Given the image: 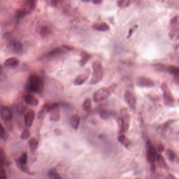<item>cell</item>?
I'll use <instances>...</instances> for the list:
<instances>
[{
	"label": "cell",
	"instance_id": "obj_1",
	"mask_svg": "<svg viewBox=\"0 0 179 179\" xmlns=\"http://www.w3.org/2000/svg\"><path fill=\"white\" fill-rule=\"evenodd\" d=\"M27 87L31 92L41 93L44 90V82L38 75L32 74L29 77Z\"/></svg>",
	"mask_w": 179,
	"mask_h": 179
},
{
	"label": "cell",
	"instance_id": "obj_2",
	"mask_svg": "<svg viewBox=\"0 0 179 179\" xmlns=\"http://www.w3.org/2000/svg\"><path fill=\"white\" fill-rule=\"evenodd\" d=\"M130 122V116L127 108L123 107L120 110V116L118 118V124L120 133L128 130Z\"/></svg>",
	"mask_w": 179,
	"mask_h": 179
},
{
	"label": "cell",
	"instance_id": "obj_3",
	"mask_svg": "<svg viewBox=\"0 0 179 179\" xmlns=\"http://www.w3.org/2000/svg\"><path fill=\"white\" fill-rule=\"evenodd\" d=\"M93 73L90 80L91 84H97L101 81L104 75V69L102 63L99 61H95L92 63Z\"/></svg>",
	"mask_w": 179,
	"mask_h": 179
},
{
	"label": "cell",
	"instance_id": "obj_4",
	"mask_svg": "<svg viewBox=\"0 0 179 179\" xmlns=\"http://www.w3.org/2000/svg\"><path fill=\"white\" fill-rule=\"evenodd\" d=\"M147 158L150 163L151 169H155V162L157 158V149L151 143L150 141H147Z\"/></svg>",
	"mask_w": 179,
	"mask_h": 179
},
{
	"label": "cell",
	"instance_id": "obj_5",
	"mask_svg": "<svg viewBox=\"0 0 179 179\" xmlns=\"http://www.w3.org/2000/svg\"><path fill=\"white\" fill-rule=\"evenodd\" d=\"M161 89L163 93V100L165 104L169 106H172L174 103V97L166 83L164 82L162 84Z\"/></svg>",
	"mask_w": 179,
	"mask_h": 179
},
{
	"label": "cell",
	"instance_id": "obj_6",
	"mask_svg": "<svg viewBox=\"0 0 179 179\" xmlns=\"http://www.w3.org/2000/svg\"><path fill=\"white\" fill-rule=\"evenodd\" d=\"M49 118L52 122H58L60 118V105L58 103L50 104L48 112Z\"/></svg>",
	"mask_w": 179,
	"mask_h": 179
},
{
	"label": "cell",
	"instance_id": "obj_7",
	"mask_svg": "<svg viewBox=\"0 0 179 179\" xmlns=\"http://www.w3.org/2000/svg\"><path fill=\"white\" fill-rule=\"evenodd\" d=\"M171 30L169 36L171 39H179V16H176L170 22Z\"/></svg>",
	"mask_w": 179,
	"mask_h": 179
},
{
	"label": "cell",
	"instance_id": "obj_8",
	"mask_svg": "<svg viewBox=\"0 0 179 179\" xmlns=\"http://www.w3.org/2000/svg\"><path fill=\"white\" fill-rule=\"evenodd\" d=\"M111 93V91L108 88H100L97 90L93 94V100L95 102H99L104 100L109 96Z\"/></svg>",
	"mask_w": 179,
	"mask_h": 179
},
{
	"label": "cell",
	"instance_id": "obj_9",
	"mask_svg": "<svg viewBox=\"0 0 179 179\" xmlns=\"http://www.w3.org/2000/svg\"><path fill=\"white\" fill-rule=\"evenodd\" d=\"M27 159H28L27 154L26 153H23L21 156L19 157V158L16 160V163L17 166L22 171L27 174H32L33 173L30 172L28 166H27Z\"/></svg>",
	"mask_w": 179,
	"mask_h": 179
},
{
	"label": "cell",
	"instance_id": "obj_10",
	"mask_svg": "<svg viewBox=\"0 0 179 179\" xmlns=\"http://www.w3.org/2000/svg\"><path fill=\"white\" fill-rule=\"evenodd\" d=\"M124 99L129 106L135 110L136 106V100L135 96L130 91L126 90L124 95Z\"/></svg>",
	"mask_w": 179,
	"mask_h": 179
},
{
	"label": "cell",
	"instance_id": "obj_11",
	"mask_svg": "<svg viewBox=\"0 0 179 179\" xmlns=\"http://www.w3.org/2000/svg\"><path fill=\"white\" fill-rule=\"evenodd\" d=\"M90 70L87 69L83 73L79 74L74 80V84L75 85H81L83 84L89 78L90 75Z\"/></svg>",
	"mask_w": 179,
	"mask_h": 179
},
{
	"label": "cell",
	"instance_id": "obj_12",
	"mask_svg": "<svg viewBox=\"0 0 179 179\" xmlns=\"http://www.w3.org/2000/svg\"><path fill=\"white\" fill-rule=\"evenodd\" d=\"M136 83L137 86L142 88H151L155 85V83L150 79L144 77H140L136 80Z\"/></svg>",
	"mask_w": 179,
	"mask_h": 179
},
{
	"label": "cell",
	"instance_id": "obj_13",
	"mask_svg": "<svg viewBox=\"0 0 179 179\" xmlns=\"http://www.w3.org/2000/svg\"><path fill=\"white\" fill-rule=\"evenodd\" d=\"M0 115L1 117L6 122H8L12 119V113L8 107H0Z\"/></svg>",
	"mask_w": 179,
	"mask_h": 179
},
{
	"label": "cell",
	"instance_id": "obj_14",
	"mask_svg": "<svg viewBox=\"0 0 179 179\" xmlns=\"http://www.w3.org/2000/svg\"><path fill=\"white\" fill-rule=\"evenodd\" d=\"M35 117V112L33 110H30L28 111L24 117L25 124L27 127H31L33 122L34 121Z\"/></svg>",
	"mask_w": 179,
	"mask_h": 179
},
{
	"label": "cell",
	"instance_id": "obj_15",
	"mask_svg": "<svg viewBox=\"0 0 179 179\" xmlns=\"http://www.w3.org/2000/svg\"><path fill=\"white\" fill-rule=\"evenodd\" d=\"M24 100L27 104L32 106H36L39 104V101L37 99L30 94L25 95L24 96Z\"/></svg>",
	"mask_w": 179,
	"mask_h": 179
},
{
	"label": "cell",
	"instance_id": "obj_16",
	"mask_svg": "<svg viewBox=\"0 0 179 179\" xmlns=\"http://www.w3.org/2000/svg\"><path fill=\"white\" fill-rule=\"evenodd\" d=\"M80 121L81 118L79 115L74 114L72 115L70 119V124L72 128L77 130L80 125Z\"/></svg>",
	"mask_w": 179,
	"mask_h": 179
},
{
	"label": "cell",
	"instance_id": "obj_17",
	"mask_svg": "<svg viewBox=\"0 0 179 179\" xmlns=\"http://www.w3.org/2000/svg\"><path fill=\"white\" fill-rule=\"evenodd\" d=\"M36 0H25V5L23 9V12L25 13L31 12L36 5Z\"/></svg>",
	"mask_w": 179,
	"mask_h": 179
},
{
	"label": "cell",
	"instance_id": "obj_18",
	"mask_svg": "<svg viewBox=\"0 0 179 179\" xmlns=\"http://www.w3.org/2000/svg\"><path fill=\"white\" fill-rule=\"evenodd\" d=\"M92 28L96 30L100 31H106L110 30V26L105 23L94 24L93 25Z\"/></svg>",
	"mask_w": 179,
	"mask_h": 179
},
{
	"label": "cell",
	"instance_id": "obj_19",
	"mask_svg": "<svg viewBox=\"0 0 179 179\" xmlns=\"http://www.w3.org/2000/svg\"><path fill=\"white\" fill-rule=\"evenodd\" d=\"M11 47L15 53H20L23 50V45L19 41H14L11 44Z\"/></svg>",
	"mask_w": 179,
	"mask_h": 179
},
{
	"label": "cell",
	"instance_id": "obj_20",
	"mask_svg": "<svg viewBox=\"0 0 179 179\" xmlns=\"http://www.w3.org/2000/svg\"><path fill=\"white\" fill-rule=\"evenodd\" d=\"M19 60L15 57H11L8 58L5 60L4 65L6 67H14L19 64Z\"/></svg>",
	"mask_w": 179,
	"mask_h": 179
},
{
	"label": "cell",
	"instance_id": "obj_21",
	"mask_svg": "<svg viewBox=\"0 0 179 179\" xmlns=\"http://www.w3.org/2000/svg\"><path fill=\"white\" fill-rule=\"evenodd\" d=\"M118 140L119 143L126 148L129 147L131 144L130 140L124 135H121L119 136L118 137Z\"/></svg>",
	"mask_w": 179,
	"mask_h": 179
},
{
	"label": "cell",
	"instance_id": "obj_22",
	"mask_svg": "<svg viewBox=\"0 0 179 179\" xmlns=\"http://www.w3.org/2000/svg\"><path fill=\"white\" fill-rule=\"evenodd\" d=\"M156 161L158 163L159 166L162 168H166L167 165L164 157L161 154H157Z\"/></svg>",
	"mask_w": 179,
	"mask_h": 179
},
{
	"label": "cell",
	"instance_id": "obj_23",
	"mask_svg": "<svg viewBox=\"0 0 179 179\" xmlns=\"http://www.w3.org/2000/svg\"><path fill=\"white\" fill-rule=\"evenodd\" d=\"M28 144L31 152H35L38 146V142L35 138H31L28 141Z\"/></svg>",
	"mask_w": 179,
	"mask_h": 179
},
{
	"label": "cell",
	"instance_id": "obj_24",
	"mask_svg": "<svg viewBox=\"0 0 179 179\" xmlns=\"http://www.w3.org/2000/svg\"><path fill=\"white\" fill-rule=\"evenodd\" d=\"M115 113L107 110H101L100 111V115L103 119H107L111 116H114Z\"/></svg>",
	"mask_w": 179,
	"mask_h": 179
},
{
	"label": "cell",
	"instance_id": "obj_25",
	"mask_svg": "<svg viewBox=\"0 0 179 179\" xmlns=\"http://www.w3.org/2000/svg\"><path fill=\"white\" fill-rule=\"evenodd\" d=\"M52 32V28L48 26H45L41 28L40 34L42 37H47Z\"/></svg>",
	"mask_w": 179,
	"mask_h": 179
},
{
	"label": "cell",
	"instance_id": "obj_26",
	"mask_svg": "<svg viewBox=\"0 0 179 179\" xmlns=\"http://www.w3.org/2000/svg\"><path fill=\"white\" fill-rule=\"evenodd\" d=\"M91 58V56L89 53H87L86 52H84L82 54L81 58L80 59V65L81 67H83L85 64L88 62L90 58Z\"/></svg>",
	"mask_w": 179,
	"mask_h": 179
},
{
	"label": "cell",
	"instance_id": "obj_27",
	"mask_svg": "<svg viewBox=\"0 0 179 179\" xmlns=\"http://www.w3.org/2000/svg\"><path fill=\"white\" fill-rule=\"evenodd\" d=\"M92 106V102L91 99L90 98H86L85 99L83 104H82V109L84 111H89L91 109Z\"/></svg>",
	"mask_w": 179,
	"mask_h": 179
},
{
	"label": "cell",
	"instance_id": "obj_28",
	"mask_svg": "<svg viewBox=\"0 0 179 179\" xmlns=\"http://www.w3.org/2000/svg\"><path fill=\"white\" fill-rule=\"evenodd\" d=\"M48 174L52 179H61V176L55 168L51 169L48 171Z\"/></svg>",
	"mask_w": 179,
	"mask_h": 179
},
{
	"label": "cell",
	"instance_id": "obj_29",
	"mask_svg": "<svg viewBox=\"0 0 179 179\" xmlns=\"http://www.w3.org/2000/svg\"><path fill=\"white\" fill-rule=\"evenodd\" d=\"M166 71L174 75H179V67L174 66H168Z\"/></svg>",
	"mask_w": 179,
	"mask_h": 179
},
{
	"label": "cell",
	"instance_id": "obj_30",
	"mask_svg": "<svg viewBox=\"0 0 179 179\" xmlns=\"http://www.w3.org/2000/svg\"><path fill=\"white\" fill-rule=\"evenodd\" d=\"M64 52V50L61 48H56L53 49V50H52L51 52L48 53L49 56L55 57L59 55H61Z\"/></svg>",
	"mask_w": 179,
	"mask_h": 179
},
{
	"label": "cell",
	"instance_id": "obj_31",
	"mask_svg": "<svg viewBox=\"0 0 179 179\" xmlns=\"http://www.w3.org/2000/svg\"><path fill=\"white\" fill-rule=\"evenodd\" d=\"M166 155L168 160L170 162H173L176 158V154L171 149H168L165 151Z\"/></svg>",
	"mask_w": 179,
	"mask_h": 179
},
{
	"label": "cell",
	"instance_id": "obj_32",
	"mask_svg": "<svg viewBox=\"0 0 179 179\" xmlns=\"http://www.w3.org/2000/svg\"><path fill=\"white\" fill-rule=\"evenodd\" d=\"M4 163L0 160V179H7V175L4 168Z\"/></svg>",
	"mask_w": 179,
	"mask_h": 179
},
{
	"label": "cell",
	"instance_id": "obj_33",
	"mask_svg": "<svg viewBox=\"0 0 179 179\" xmlns=\"http://www.w3.org/2000/svg\"><path fill=\"white\" fill-rule=\"evenodd\" d=\"M49 105H50V104H46L45 105L43 106L41 110V111H39V113H38V118H42L46 113L48 112Z\"/></svg>",
	"mask_w": 179,
	"mask_h": 179
},
{
	"label": "cell",
	"instance_id": "obj_34",
	"mask_svg": "<svg viewBox=\"0 0 179 179\" xmlns=\"http://www.w3.org/2000/svg\"><path fill=\"white\" fill-rule=\"evenodd\" d=\"M167 66H166L164 64H162V63H157V64H154L155 69H156L159 71H166Z\"/></svg>",
	"mask_w": 179,
	"mask_h": 179
},
{
	"label": "cell",
	"instance_id": "obj_35",
	"mask_svg": "<svg viewBox=\"0 0 179 179\" xmlns=\"http://www.w3.org/2000/svg\"><path fill=\"white\" fill-rule=\"evenodd\" d=\"M0 160H1L4 164L6 161V154L4 150L1 146H0Z\"/></svg>",
	"mask_w": 179,
	"mask_h": 179
},
{
	"label": "cell",
	"instance_id": "obj_36",
	"mask_svg": "<svg viewBox=\"0 0 179 179\" xmlns=\"http://www.w3.org/2000/svg\"><path fill=\"white\" fill-rule=\"evenodd\" d=\"M130 3V0H117L118 6L119 7H125Z\"/></svg>",
	"mask_w": 179,
	"mask_h": 179
},
{
	"label": "cell",
	"instance_id": "obj_37",
	"mask_svg": "<svg viewBox=\"0 0 179 179\" xmlns=\"http://www.w3.org/2000/svg\"><path fill=\"white\" fill-rule=\"evenodd\" d=\"M30 132L28 131V129H25L23 130V132H22L21 136H20V138L23 140L27 139L30 137Z\"/></svg>",
	"mask_w": 179,
	"mask_h": 179
},
{
	"label": "cell",
	"instance_id": "obj_38",
	"mask_svg": "<svg viewBox=\"0 0 179 179\" xmlns=\"http://www.w3.org/2000/svg\"><path fill=\"white\" fill-rule=\"evenodd\" d=\"M6 132L3 126L2 125V124L0 122V138L4 139L6 138Z\"/></svg>",
	"mask_w": 179,
	"mask_h": 179
},
{
	"label": "cell",
	"instance_id": "obj_39",
	"mask_svg": "<svg viewBox=\"0 0 179 179\" xmlns=\"http://www.w3.org/2000/svg\"><path fill=\"white\" fill-rule=\"evenodd\" d=\"M62 0H51V4L52 6L56 7L61 3Z\"/></svg>",
	"mask_w": 179,
	"mask_h": 179
},
{
	"label": "cell",
	"instance_id": "obj_40",
	"mask_svg": "<svg viewBox=\"0 0 179 179\" xmlns=\"http://www.w3.org/2000/svg\"><path fill=\"white\" fill-rule=\"evenodd\" d=\"M156 149H157V151H158L159 152H163L164 150H165V146L162 145V144H158L157 146Z\"/></svg>",
	"mask_w": 179,
	"mask_h": 179
},
{
	"label": "cell",
	"instance_id": "obj_41",
	"mask_svg": "<svg viewBox=\"0 0 179 179\" xmlns=\"http://www.w3.org/2000/svg\"><path fill=\"white\" fill-rule=\"evenodd\" d=\"M103 0H93V2L95 4H100V3H102Z\"/></svg>",
	"mask_w": 179,
	"mask_h": 179
},
{
	"label": "cell",
	"instance_id": "obj_42",
	"mask_svg": "<svg viewBox=\"0 0 179 179\" xmlns=\"http://www.w3.org/2000/svg\"><path fill=\"white\" fill-rule=\"evenodd\" d=\"M174 79L176 83H178L179 84V75H174Z\"/></svg>",
	"mask_w": 179,
	"mask_h": 179
},
{
	"label": "cell",
	"instance_id": "obj_43",
	"mask_svg": "<svg viewBox=\"0 0 179 179\" xmlns=\"http://www.w3.org/2000/svg\"><path fill=\"white\" fill-rule=\"evenodd\" d=\"M63 47H64V48L66 49L67 50H71L73 49L72 47H69L68 46H63Z\"/></svg>",
	"mask_w": 179,
	"mask_h": 179
},
{
	"label": "cell",
	"instance_id": "obj_44",
	"mask_svg": "<svg viewBox=\"0 0 179 179\" xmlns=\"http://www.w3.org/2000/svg\"><path fill=\"white\" fill-rule=\"evenodd\" d=\"M167 179H176V177H174V176L173 175H171V174H169V176H168V178Z\"/></svg>",
	"mask_w": 179,
	"mask_h": 179
},
{
	"label": "cell",
	"instance_id": "obj_45",
	"mask_svg": "<svg viewBox=\"0 0 179 179\" xmlns=\"http://www.w3.org/2000/svg\"><path fill=\"white\" fill-rule=\"evenodd\" d=\"M2 71V67L0 65V73H1Z\"/></svg>",
	"mask_w": 179,
	"mask_h": 179
},
{
	"label": "cell",
	"instance_id": "obj_46",
	"mask_svg": "<svg viewBox=\"0 0 179 179\" xmlns=\"http://www.w3.org/2000/svg\"></svg>",
	"mask_w": 179,
	"mask_h": 179
}]
</instances>
